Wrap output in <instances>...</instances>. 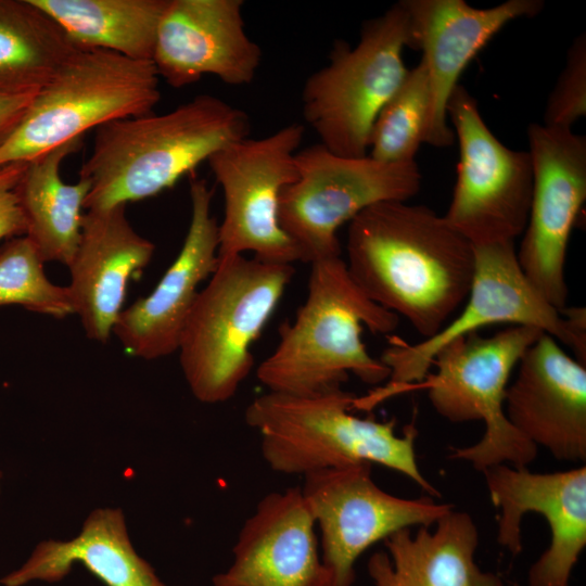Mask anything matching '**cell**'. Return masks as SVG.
<instances>
[{"mask_svg": "<svg viewBox=\"0 0 586 586\" xmlns=\"http://www.w3.org/2000/svg\"><path fill=\"white\" fill-rule=\"evenodd\" d=\"M242 0H168L158 24L152 63L181 88L213 75L231 86L251 84L262 50L246 34Z\"/></svg>", "mask_w": 586, "mask_h": 586, "instance_id": "ac0fdd59", "label": "cell"}, {"mask_svg": "<svg viewBox=\"0 0 586 586\" xmlns=\"http://www.w3.org/2000/svg\"><path fill=\"white\" fill-rule=\"evenodd\" d=\"M53 17L79 49L152 61L168 0H29Z\"/></svg>", "mask_w": 586, "mask_h": 586, "instance_id": "d4e9b609", "label": "cell"}, {"mask_svg": "<svg viewBox=\"0 0 586 586\" xmlns=\"http://www.w3.org/2000/svg\"><path fill=\"white\" fill-rule=\"evenodd\" d=\"M1 476H2V473L0 472V479H1Z\"/></svg>", "mask_w": 586, "mask_h": 586, "instance_id": "1f68e13d", "label": "cell"}, {"mask_svg": "<svg viewBox=\"0 0 586 586\" xmlns=\"http://www.w3.org/2000/svg\"><path fill=\"white\" fill-rule=\"evenodd\" d=\"M250 131L243 110L211 94L196 95L165 114L103 124L95 129L92 152L79 170L89 182L85 208L155 196Z\"/></svg>", "mask_w": 586, "mask_h": 586, "instance_id": "7a4b0ae2", "label": "cell"}, {"mask_svg": "<svg viewBox=\"0 0 586 586\" xmlns=\"http://www.w3.org/2000/svg\"><path fill=\"white\" fill-rule=\"evenodd\" d=\"M26 163L16 162L0 167V240L26 233V224L15 190Z\"/></svg>", "mask_w": 586, "mask_h": 586, "instance_id": "f546056e", "label": "cell"}, {"mask_svg": "<svg viewBox=\"0 0 586 586\" xmlns=\"http://www.w3.org/2000/svg\"><path fill=\"white\" fill-rule=\"evenodd\" d=\"M398 323V316L364 294L342 256L315 260L306 298L295 318L281 323L257 379L269 392L301 396L342 387L349 373L367 384L387 381L390 371L368 352L362 327L386 335Z\"/></svg>", "mask_w": 586, "mask_h": 586, "instance_id": "3957f363", "label": "cell"}, {"mask_svg": "<svg viewBox=\"0 0 586 586\" xmlns=\"http://www.w3.org/2000/svg\"><path fill=\"white\" fill-rule=\"evenodd\" d=\"M348 272L373 303L404 317L424 339L466 302L474 245L444 216L407 202L373 204L348 222Z\"/></svg>", "mask_w": 586, "mask_h": 586, "instance_id": "6da1fadb", "label": "cell"}, {"mask_svg": "<svg viewBox=\"0 0 586 586\" xmlns=\"http://www.w3.org/2000/svg\"><path fill=\"white\" fill-rule=\"evenodd\" d=\"M158 79L152 61L101 49L78 50L38 91L0 144V167L29 162L103 124L152 113L161 99Z\"/></svg>", "mask_w": 586, "mask_h": 586, "instance_id": "8992f818", "label": "cell"}, {"mask_svg": "<svg viewBox=\"0 0 586 586\" xmlns=\"http://www.w3.org/2000/svg\"><path fill=\"white\" fill-rule=\"evenodd\" d=\"M81 144L82 138H77L27 162L15 189L25 235L44 263L68 266L79 243L89 182L79 177L77 182L66 183L60 168Z\"/></svg>", "mask_w": 586, "mask_h": 586, "instance_id": "cb8c5ba5", "label": "cell"}, {"mask_svg": "<svg viewBox=\"0 0 586 586\" xmlns=\"http://www.w3.org/2000/svg\"><path fill=\"white\" fill-rule=\"evenodd\" d=\"M431 107L429 77L422 61L408 69L402 85L373 124L369 156L386 163L416 162L424 143Z\"/></svg>", "mask_w": 586, "mask_h": 586, "instance_id": "4316f807", "label": "cell"}, {"mask_svg": "<svg viewBox=\"0 0 586 586\" xmlns=\"http://www.w3.org/2000/svg\"><path fill=\"white\" fill-rule=\"evenodd\" d=\"M154 251L155 245L130 225L125 204L84 213L66 286L89 339L107 342L130 279L148 266Z\"/></svg>", "mask_w": 586, "mask_h": 586, "instance_id": "44dd1931", "label": "cell"}, {"mask_svg": "<svg viewBox=\"0 0 586 586\" xmlns=\"http://www.w3.org/2000/svg\"><path fill=\"white\" fill-rule=\"evenodd\" d=\"M355 400L356 396L342 387L305 396L268 391L249 404L244 418L259 432L263 458L276 472L305 476L326 469L377 463L441 497L419 469L415 424H407L397 434L394 420L352 413Z\"/></svg>", "mask_w": 586, "mask_h": 586, "instance_id": "277c9868", "label": "cell"}, {"mask_svg": "<svg viewBox=\"0 0 586 586\" xmlns=\"http://www.w3.org/2000/svg\"><path fill=\"white\" fill-rule=\"evenodd\" d=\"M475 269L469 295L457 317L417 344L392 339L380 360L390 371L387 384L374 398L417 387L430 373L435 355L459 337L493 324L528 326L569 347L586 365V310H559L521 270L514 242L474 246Z\"/></svg>", "mask_w": 586, "mask_h": 586, "instance_id": "ba28073f", "label": "cell"}, {"mask_svg": "<svg viewBox=\"0 0 586 586\" xmlns=\"http://www.w3.org/2000/svg\"><path fill=\"white\" fill-rule=\"evenodd\" d=\"M586 115V36H577L566 53L565 65L550 92L544 125L572 129Z\"/></svg>", "mask_w": 586, "mask_h": 586, "instance_id": "f1b7e54d", "label": "cell"}, {"mask_svg": "<svg viewBox=\"0 0 586 586\" xmlns=\"http://www.w3.org/2000/svg\"><path fill=\"white\" fill-rule=\"evenodd\" d=\"M434 526L385 538L386 551L374 552L367 564L374 586H505L474 560L479 530L469 513L453 509Z\"/></svg>", "mask_w": 586, "mask_h": 586, "instance_id": "7402d4cb", "label": "cell"}, {"mask_svg": "<svg viewBox=\"0 0 586 586\" xmlns=\"http://www.w3.org/2000/svg\"><path fill=\"white\" fill-rule=\"evenodd\" d=\"M78 50L29 0L0 1V91H39Z\"/></svg>", "mask_w": 586, "mask_h": 586, "instance_id": "484cf974", "label": "cell"}, {"mask_svg": "<svg viewBox=\"0 0 586 586\" xmlns=\"http://www.w3.org/2000/svg\"><path fill=\"white\" fill-rule=\"evenodd\" d=\"M301 491L320 530L330 586H353L355 563L373 544L404 528L432 526L454 509L430 497L409 499L383 491L370 463L309 473Z\"/></svg>", "mask_w": 586, "mask_h": 586, "instance_id": "4fadbf2b", "label": "cell"}, {"mask_svg": "<svg viewBox=\"0 0 586 586\" xmlns=\"http://www.w3.org/2000/svg\"><path fill=\"white\" fill-rule=\"evenodd\" d=\"M409 16V48L422 51L430 84L431 107L424 143L449 146L447 103L458 80L479 51L508 23L537 15L540 0H508L477 9L463 0H403Z\"/></svg>", "mask_w": 586, "mask_h": 586, "instance_id": "2e32d148", "label": "cell"}, {"mask_svg": "<svg viewBox=\"0 0 586 586\" xmlns=\"http://www.w3.org/2000/svg\"><path fill=\"white\" fill-rule=\"evenodd\" d=\"M218 259L196 296L177 349L193 396L205 404L235 395L254 367L252 346L295 273L291 264L253 256Z\"/></svg>", "mask_w": 586, "mask_h": 586, "instance_id": "5b68a950", "label": "cell"}, {"mask_svg": "<svg viewBox=\"0 0 586 586\" xmlns=\"http://www.w3.org/2000/svg\"><path fill=\"white\" fill-rule=\"evenodd\" d=\"M301 487L264 496L244 522L230 566L213 586H330Z\"/></svg>", "mask_w": 586, "mask_h": 586, "instance_id": "ffe728a7", "label": "cell"}, {"mask_svg": "<svg viewBox=\"0 0 586 586\" xmlns=\"http://www.w3.org/2000/svg\"><path fill=\"white\" fill-rule=\"evenodd\" d=\"M297 178L281 192L279 221L304 262L341 256L337 231L367 207L408 202L420 190L417 162L346 157L320 143L295 154Z\"/></svg>", "mask_w": 586, "mask_h": 586, "instance_id": "30bf717a", "label": "cell"}, {"mask_svg": "<svg viewBox=\"0 0 586 586\" xmlns=\"http://www.w3.org/2000/svg\"><path fill=\"white\" fill-rule=\"evenodd\" d=\"M447 116L458 139L459 162L444 218L474 246L514 242L524 231L532 199L528 152L500 142L460 84L448 99Z\"/></svg>", "mask_w": 586, "mask_h": 586, "instance_id": "7c38bea8", "label": "cell"}, {"mask_svg": "<svg viewBox=\"0 0 586 586\" xmlns=\"http://www.w3.org/2000/svg\"><path fill=\"white\" fill-rule=\"evenodd\" d=\"M544 332L535 327L510 326L492 336L472 333L454 340L435 355V373L417 387H425L433 409L444 419L461 423L482 420V438L467 447H453L451 459L475 470L507 463L527 467L538 448L508 420L505 394L512 370Z\"/></svg>", "mask_w": 586, "mask_h": 586, "instance_id": "9c48e42d", "label": "cell"}, {"mask_svg": "<svg viewBox=\"0 0 586 586\" xmlns=\"http://www.w3.org/2000/svg\"><path fill=\"white\" fill-rule=\"evenodd\" d=\"M37 92L0 91V144L18 126Z\"/></svg>", "mask_w": 586, "mask_h": 586, "instance_id": "4dcf8cb0", "label": "cell"}, {"mask_svg": "<svg viewBox=\"0 0 586 586\" xmlns=\"http://www.w3.org/2000/svg\"><path fill=\"white\" fill-rule=\"evenodd\" d=\"M527 140L533 190L517 259L547 302L564 310L568 243L586 201V137L573 129L531 124Z\"/></svg>", "mask_w": 586, "mask_h": 586, "instance_id": "5bb4252c", "label": "cell"}, {"mask_svg": "<svg viewBox=\"0 0 586 586\" xmlns=\"http://www.w3.org/2000/svg\"><path fill=\"white\" fill-rule=\"evenodd\" d=\"M76 562L106 586H166L135 551L120 509L92 511L80 534L72 540L40 543L28 560L0 583L3 586H24L34 581L58 583Z\"/></svg>", "mask_w": 586, "mask_h": 586, "instance_id": "603a6c76", "label": "cell"}, {"mask_svg": "<svg viewBox=\"0 0 586 586\" xmlns=\"http://www.w3.org/2000/svg\"><path fill=\"white\" fill-rule=\"evenodd\" d=\"M304 133L302 124L291 123L264 138L230 143L207 160L224 194L218 258L250 252L266 263L304 262L279 221L280 195L297 178L295 154Z\"/></svg>", "mask_w": 586, "mask_h": 586, "instance_id": "8fae6325", "label": "cell"}, {"mask_svg": "<svg viewBox=\"0 0 586 586\" xmlns=\"http://www.w3.org/2000/svg\"><path fill=\"white\" fill-rule=\"evenodd\" d=\"M409 36L408 12L399 1L364 23L356 46L334 42L329 63L302 91L304 119L322 146L346 157L368 155L377 116L407 75L403 51Z\"/></svg>", "mask_w": 586, "mask_h": 586, "instance_id": "52a82bcc", "label": "cell"}, {"mask_svg": "<svg viewBox=\"0 0 586 586\" xmlns=\"http://www.w3.org/2000/svg\"><path fill=\"white\" fill-rule=\"evenodd\" d=\"M43 264L26 235L11 238L0 249V306L20 305L55 318L75 314L67 286L50 281Z\"/></svg>", "mask_w": 586, "mask_h": 586, "instance_id": "83f0119b", "label": "cell"}, {"mask_svg": "<svg viewBox=\"0 0 586 586\" xmlns=\"http://www.w3.org/2000/svg\"><path fill=\"white\" fill-rule=\"evenodd\" d=\"M213 191L204 179L190 183L191 219L183 244L154 290L119 314L113 333L131 356L151 360L177 352L200 292L218 266V222Z\"/></svg>", "mask_w": 586, "mask_h": 586, "instance_id": "e0dca14e", "label": "cell"}, {"mask_svg": "<svg viewBox=\"0 0 586 586\" xmlns=\"http://www.w3.org/2000/svg\"><path fill=\"white\" fill-rule=\"evenodd\" d=\"M491 500L500 512L497 542L517 556L522 551V519L542 514L550 544L528 570V586H569L586 547V467L549 473L500 463L483 472Z\"/></svg>", "mask_w": 586, "mask_h": 586, "instance_id": "9a60e30c", "label": "cell"}, {"mask_svg": "<svg viewBox=\"0 0 586 586\" xmlns=\"http://www.w3.org/2000/svg\"><path fill=\"white\" fill-rule=\"evenodd\" d=\"M507 386L510 423L537 448L564 462L586 460V367L542 334L524 353Z\"/></svg>", "mask_w": 586, "mask_h": 586, "instance_id": "d6986e66", "label": "cell"}]
</instances>
